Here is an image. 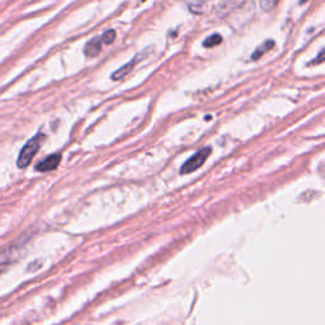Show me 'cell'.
I'll return each instance as SVG.
<instances>
[{
	"mask_svg": "<svg viewBox=\"0 0 325 325\" xmlns=\"http://www.w3.org/2000/svg\"><path fill=\"white\" fill-rule=\"evenodd\" d=\"M44 138L45 136L42 135V133H38V135H36L35 137L31 138L27 144L23 146V149L21 150V152H19L18 160H17V166H18V168H27V167L30 166L32 159L35 157V155L37 154L38 150H40L41 144H42Z\"/></svg>",
	"mask_w": 325,
	"mask_h": 325,
	"instance_id": "6da1fadb",
	"label": "cell"
},
{
	"mask_svg": "<svg viewBox=\"0 0 325 325\" xmlns=\"http://www.w3.org/2000/svg\"><path fill=\"white\" fill-rule=\"evenodd\" d=\"M210 154H211V149H210V147H205V149L198 150L195 155H192V156L181 167V174H190L192 173V172L197 171L198 168H201V166H202L203 162L206 161Z\"/></svg>",
	"mask_w": 325,
	"mask_h": 325,
	"instance_id": "7a4b0ae2",
	"label": "cell"
},
{
	"mask_svg": "<svg viewBox=\"0 0 325 325\" xmlns=\"http://www.w3.org/2000/svg\"><path fill=\"white\" fill-rule=\"evenodd\" d=\"M60 161H61V155L60 154L50 155V156H47L45 160L38 162L37 166H36V171L38 172L54 171V169H56L57 167H59Z\"/></svg>",
	"mask_w": 325,
	"mask_h": 325,
	"instance_id": "3957f363",
	"label": "cell"
},
{
	"mask_svg": "<svg viewBox=\"0 0 325 325\" xmlns=\"http://www.w3.org/2000/svg\"><path fill=\"white\" fill-rule=\"evenodd\" d=\"M102 51V40L100 37H94L89 40L85 45L84 52L88 57H97Z\"/></svg>",
	"mask_w": 325,
	"mask_h": 325,
	"instance_id": "277c9868",
	"label": "cell"
},
{
	"mask_svg": "<svg viewBox=\"0 0 325 325\" xmlns=\"http://www.w3.org/2000/svg\"><path fill=\"white\" fill-rule=\"evenodd\" d=\"M137 59L138 56H136L135 59H132L128 64H126V65H123L122 68L117 69L116 71H114L113 74H112V80L114 81H118V80H122V79H125L126 76L128 75V74L132 71V69L135 68V65L137 64Z\"/></svg>",
	"mask_w": 325,
	"mask_h": 325,
	"instance_id": "5b68a950",
	"label": "cell"
},
{
	"mask_svg": "<svg viewBox=\"0 0 325 325\" xmlns=\"http://www.w3.org/2000/svg\"><path fill=\"white\" fill-rule=\"evenodd\" d=\"M274 47V41L273 40H267L264 41L260 46L257 47V50L254 51V54L252 55L253 60H258L263 54H266L268 52L269 50H272Z\"/></svg>",
	"mask_w": 325,
	"mask_h": 325,
	"instance_id": "8992f818",
	"label": "cell"
},
{
	"mask_svg": "<svg viewBox=\"0 0 325 325\" xmlns=\"http://www.w3.org/2000/svg\"><path fill=\"white\" fill-rule=\"evenodd\" d=\"M221 41H222L221 36H220L219 33H214V35L209 36L206 40L203 41V46L207 47V49H210V47H214V46H216V45L221 44Z\"/></svg>",
	"mask_w": 325,
	"mask_h": 325,
	"instance_id": "52a82bcc",
	"label": "cell"
},
{
	"mask_svg": "<svg viewBox=\"0 0 325 325\" xmlns=\"http://www.w3.org/2000/svg\"><path fill=\"white\" fill-rule=\"evenodd\" d=\"M188 8L192 13L201 14L203 12V0H188Z\"/></svg>",
	"mask_w": 325,
	"mask_h": 325,
	"instance_id": "ba28073f",
	"label": "cell"
},
{
	"mask_svg": "<svg viewBox=\"0 0 325 325\" xmlns=\"http://www.w3.org/2000/svg\"><path fill=\"white\" fill-rule=\"evenodd\" d=\"M100 40H102V44H106V45L113 44V41L116 40V31L113 30L106 31V32L102 35Z\"/></svg>",
	"mask_w": 325,
	"mask_h": 325,
	"instance_id": "9c48e42d",
	"label": "cell"
},
{
	"mask_svg": "<svg viewBox=\"0 0 325 325\" xmlns=\"http://www.w3.org/2000/svg\"><path fill=\"white\" fill-rule=\"evenodd\" d=\"M259 3L263 11L269 12L278 4V0H259Z\"/></svg>",
	"mask_w": 325,
	"mask_h": 325,
	"instance_id": "30bf717a",
	"label": "cell"
}]
</instances>
